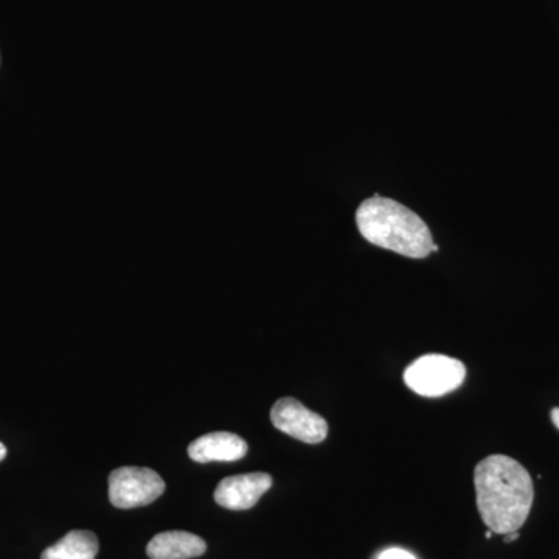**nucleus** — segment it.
Segmentation results:
<instances>
[{
  "label": "nucleus",
  "instance_id": "nucleus-1",
  "mask_svg": "<svg viewBox=\"0 0 559 559\" xmlns=\"http://www.w3.org/2000/svg\"><path fill=\"white\" fill-rule=\"evenodd\" d=\"M477 509L496 535L518 532L527 521L535 499L532 476L518 460L489 455L474 469Z\"/></svg>",
  "mask_w": 559,
  "mask_h": 559
},
{
  "label": "nucleus",
  "instance_id": "nucleus-2",
  "mask_svg": "<svg viewBox=\"0 0 559 559\" xmlns=\"http://www.w3.org/2000/svg\"><path fill=\"white\" fill-rule=\"evenodd\" d=\"M356 226L371 245L409 259H426L439 250L428 224L417 213L389 198L364 201L356 212Z\"/></svg>",
  "mask_w": 559,
  "mask_h": 559
},
{
  "label": "nucleus",
  "instance_id": "nucleus-3",
  "mask_svg": "<svg viewBox=\"0 0 559 559\" xmlns=\"http://www.w3.org/2000/svg\"><path fill=\"white\" fill-rule=\"evenodd\" d=\"M465 377V364L444 355L421 356L404 370L407 388L426 399L454 392L463 384Z\"/></svg>",
  "mask_w": 559,
  "mask_h": 559
},
{
  "label": "nucleus",
  "instance_id": "nucleus-4",
  "mask_svg": "<svg viewBox=\"0 0 559 559\" xmlns=\"http://www.w3.org/2000/svg\"><path fill=\"white\" fill-rule=\"evenodd\" d=\"M165 491V481L156 471L123 466L109 474V500L121 510L153 503Z\"/></svg>",
  "mask_w": 559,
  "mask_h": 559
},
{
  "label": "nucleus",
  "instance_id": "nucleus-5",
  "mask_svg": "<svg viewBox=\"0 0 559 559\" xmlns=\"http://www.w3.org/2000/svg\"><path fill=\"white\" fill-rule=\"evenodd\" d=\"M271 421L274 428L304 443H322L329 436L326 419L290 396L280 399L272 406Z\"/></svg>",
  "mask_w": 559,
  "mask_h": 559
},
{
  "label": "nucleus",
  "instance_id": "nucleus-6",
  "mask_svg": "<svg viewBox=\"0 0 559 559\" xmlns=\"http://www.w3.org/2000/svg\"><path fill=\"white\" fill-rule=\"evenodd\" d=\"M271 487L272 477L266 473L226 477L215 489V500L223 509L250 510L259 503L264 492L270 491Z\"/></svg>",
  "mask_w": 559,
  "mask_h": 559
},
{
  "label": "nucleus",
  "instance_id": "nucleus-7",
  "mask_svg": "<svg viewBox=\"0 0 559 559\" xmlns=\"http://www.w3.org/2000/svg\"><path fill=\"white\" fill-rule=\"evenodd\" d=\"M249 447L237 433H205L190 443L189 455L198 463L237 462L248 454Z\"/></svg>",
  "mask_w": 559,
  "mask_h": 559
},
{
  "label": "nucleus",
  "instance_id": "nucleus-8",
  "mask_svg": "<svg viewBox=\"0 0 559 559\" xmlns=\"http://www.w3.org/2000/svg\"><path fill=\"white\" fill-rule=\"evenodd\" d=\"M205 550V540L189 532L159 533L146 547L151 559H191L201 557Z\"/></svg>",
  "mask_w": 559,
  "mask_h": 559
},
{
  "label": "nucleus",
  "instance_id": "nucleus-9",
  "mask_svg": "<svg viewBox=\"0 0 559 559\" xmlns=\"http://www.w3.org/2000/svg\"><path fill=\"white\" fill-rule=\"evenodd\" d=\"M100 544L97 536L87 530H73L53 546L47 547L40 559H95Z\"/></svg>",
  "mask_w": 559,
  "mask_h": 559
},
{
  "label": "nucleus",
  "instance_id": "nucleus-10",
  "mask_svg": "<svg viewBox=\"0 0 559 559\" xmlns=\"http://www.w3.org/2000/svg\"><path fill=\"white\" fill-rule=\"evenodd\" d=\"M378 559H417L414 557V555L411 554V551L403 550V549H389L382 551L380 557Z\"/></svg>",
  "mask_w": 559,
  "mask_h": 559
},
{
  "label": "nucleus",
  "instance_id": "nucleus-11",
  "mask_svg": "<svg viewBox=\"0 0 559 559\" xmlns=\"http://www.w3.org/2000/svg\"><path fill=\"white\" fill-rule=\"evenodd\" d=\"M520 539V533L518 532H513V533H509V535H506V538H503V543H514V540H518Z\"/></svg>",
  "mask_w": 559,
  "mask_h": 559
},
{
  "label": "nucleus",
  "instance_id": "nucleus-12",
  "mask_svg": "<svg viewBox=\"0 0 559 559\" xmlns=\"http://www.w3.org/2000/svg\"><path fill=\"white\" fill-rule=\"evenodd\" d=\"M551 421H554V425L557 426V428L559 429V409L558 407H555L554 411H551Z\"/></svg>",
  "mask_w": 559,
  "mask_h": 559
},
{
  "label": "nucleus",
  "instance_id": "nucleus-13",
  "mask_svg": "<svg viewBox=\"0 0 559 559\" xmlns=\"http://www.w3.org/2000/svg\"><path fill=\"white\" fill-rule=\"evenodd\" d=\"M7 457V448L5 444L0 441V462H2L3 459Z\"/></svg>",
  "mask_w": 559,
  "mask_h": 559
}]
</instances>
